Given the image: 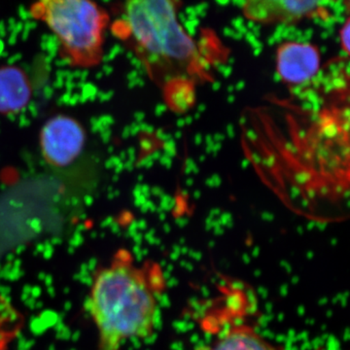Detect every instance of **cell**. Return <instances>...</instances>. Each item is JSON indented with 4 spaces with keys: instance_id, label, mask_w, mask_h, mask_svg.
<instances>
[{
    "instance_id": "obj_1",
    "label": "cell",
    "mask_w": 350,
    "mask_h": 350,
    "mask_svg": "<svg viewBox=\"0 0 350 350\" xmlns=\"http://www.w3.org/2000/svg\"><path fill=\"white\" fill-rule=\"evenodd\" d=\"M308 101L282 110L284 125L266 126V176L297 209L319 218L350 214V70L332 68L299 88ZM342 213V216H344Z\"/></svg>"
},
{
    "instance_id": "obj_2",
    "label": "cell",
    "mask_w": 350,
    "mask_h": 350,
    "mask_svg": "<svg viewBox=\"0 0 350 350\" xmlns=\"http://www.w3.org/2000/svg\"><path fill=\"white\" fill-rule=\"evenodd\" d=\"M183 0H121L115 36L133 50L162 88L170 107L192 105L194 86L207 78V54L180 21Z\"/></svg>"
},
{
    "instance_id": "obj_3",
    "label": "cell",
    "mask_w": 350,
    "mask_h": 350,
    "mask_svg": "<svg viewBox=\"0 0 350 350\" xmlns=\"http://www.w3.org/2000/svg\"><path fill=\"white\" fill-rule=\"evenodd\" d=\"M161 265H140L128 251H119L94 273L87 308L98 332V350H121L131 340L155 333L160 298L165 291Z\"/></svg>"
},
{
    "instance_id": "obj_4",
    "label": "cell",
    "mask_w": 350,
    "mask_h": 350,
    "mask_svg": "<svg viewBox=\"0 0 350 350\" xmlns=\"http://www.w3.org/2000/svg\"><path fill=\"white\" fill-rule=\"evenodd\" d=\"M33 19L56 38L62 56L71 66L93 68L100 63L110 16L94 0H36Z\"/></svg>"
},
{
    "instance_id": "obj_5",
    "label": "cell",
    "mask_w": 350,
    "mask_h": 350,
    "mask_svg": "<svg viewBox=\"0 0 350 350\" xmlns=\"http://www.w3.org/2000/svg\"><path fill=\"white\" fill-rule=\"evenodd\" d=\"M334 0H239V8L253 24L273 27L322 19Z\"/></svg>"
},
{
    "instance_id": "obj_6",
    "label": "cell",
    "mask_w": 350,
    "mask_h": 350,
    "mask_svg": "<svg viewBox=\"0 0 350 350\" xmlns=\"http://www.w3.org/2000/svg\"><path fill=\"white\" fill-rule=\"evenodd\" d=\"M86 131L77 120L57 115L48 120L41 130L39 144L43 158L55 167H66L81 155Z\"/></svg>"
},
{
    "instance_id": "obj_7",
    "label": "cell",
    "mask_w": 350,
    "mask_h": 350,
    "mask_svg": "<svg viewBox=\"0 0 350 350\" xmlns=\"http://www.w3.org/2000/svg\"><path fill=\"white\" fill-rule=\"evenodd\" d=\"M275 68L283 83L298 89L310 84L319 75L321 55L312 44L286 41L276 49Z\"/></svg>"
},
{
    "instance_id": "obj_8",
    "label": "cell",
    "mask_w": 350,
    "mask_h": 350,
    "mask_svg": "<svg viewBox=\"0 0 350 350\" xmlns=\"http://www.w3.org/2000/svg\"><path fill=\"white\" fill-rule=\"evenodd\" d=\"M194 350H284L250 324L236 323Z\"/></svg>"
},
{
    "instance_id": "obj_9",
    "label": "cell",
    "mask_w": 350,
    "mask_h": 350,
    "mask_svg": "<svg viewBox=\"0 0 350 350\" xmlns=\"http://www.w3.org/2000/svg\"><path fill=\"white\" fill-rule=\"evenodd\" d=\"M31 98V87L22 69L0 68V113L12 114L24 109Z\"/></svg>"
},
{
    "instance_id": "obj_10",
    "label": "cell",
    "mask_w": 350,
    "mask_h": 350,
    "mask_svg": "<svg viewBox=\"0 0 350 350\" xmlns=\"http://www.w3.org/2000/svg\"><path fill=\"white\" fill-rule=\"evenodd\" d=\"M340 43L345 54L350 57V17L345 21L340 32Z\"/></svg>"
},
{
    "instance_id": "obj_11",
    "label": "cell",
    "mask_w": 350,
    "mask_h": 350,
    "mask_svg": "<svg viewBox=\"0 0 350 350\" xmlns=\"http://www.w3.org/2000/svg\"><path fill=\"white\" fill-rule=\"evenodd\" d=\"M345 6L347 7V9H349V10H350V0H345Z\"/></svg>"
}]
</instances>
